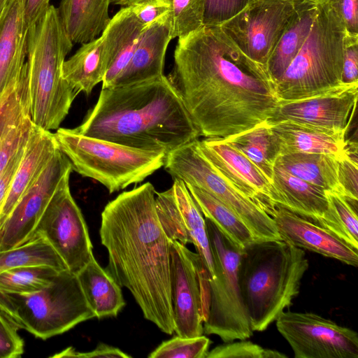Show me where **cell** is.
I'll return each mask as SVG.
<instances>
[{
	"label": "cell",
	"instance_id": "obj_1",
	"mask_svg": "<svg viewBox=\"0 0 358 358\" xmlns=\"http://www.w3.org/2000/svg\"><path fill=\"white\" fill-rule=\"evenodd\" d=\"M200 136L227 139L265 123L280 100L265 66L220 26L178 38L169 76Z\"/></svg>",
	"mask_w": 358,
	"mask_h": 358
},
{
	"label": "cell",
	"instance_id": "obj_2",
	"mask_svg": "<svg viewBox=\"0 0 358 358\" xmlns=\"http://www.w3.org/2000/svg\"><path fill=\"white\" fill-rule=\"evenodd\" d=\"M150 182L123 192L101 213L99 235L106 248V271L126 287L144 317L172 334L170 243L158 220Z\"/></svg>",
	"mask_w": 358,
	"mask_h": 358
},
{
	"label": "cell",
	"instance_id": "obj_3",
	"mask_svg": "<svg viewBox=\"0 0 358 358\" xmlns=\"http://www.w3.org/2000/svg\"><path fill=\"white\" fill-rule=\"evenodd\" d=\"M74 129L90 137L166 154L200 136L164 75L101 89L94 106Z\"/></svg>",
	"mask_w": 358,
	"mask_h": 358
},
{
	"label": "cell",
	"instance_id": "obj_4",
	"mask_svg": "<svg viewBox=\"0 0 358 358\" xmlns=\"http://www.w3.org/2000/svg\"><path fill=\"white\" fill-rule=\"evenodd\" d=\"M309 267L303 249L282 240L254 241L241 250L238 278L253 331H263L292 303Z\"/></svg>",
	"mask_w": 358,
	"mask_h": 358
},
{
	"label": "cell",
	"instance_id": "obj_5",
	"mask_svg": "<svg viewBox=\"0 0 358 358\" xmlns=\"http://www.w3.org/2000/svg\"><path fill=\"white\" fill-rule=\"evenodd\" d=\"M73 42L58 8L50 5L27 31V83L30 117L38 127L59 128L78 94L64 79L62 68Z\"/></svg>",
	"mask_w": 358,
	"mask_h": 358
},
{
	"label": "cell",
	"instance_id": "obj_6",
	"mask_svg": "<svg viewBox=\"0 0 358 358\" xmlns=\"http://www.w3.org/2000/svg\"><path fill=\"white\" fill-rule=\"evenodd\" d=\"M346 29L327 0H319L311 29L275 92L280 101L310 98L342 85Z\"/></svg>",
	"mask_w": 358,
	"mask_h": 358
},
{
	"label": "cell",
	"instance_id": "obj_7",
	"mask_svg": "<svg viewBox=\"0 0 358 358\" xmlns=\"http://www.w3.org/2000/svg\"><path fill=\"white\" fill-rule=\"evenodd\" d=\"M55 136L73 169L104 185L110 193L143 181L164 166L163 151L141 150L58 128Z\"/></svg>",
	"mask_w": 358,
	"mask_h": 358
},
{
	"label": "cell",
	"instance_id": "obj_8",
	"mask_svg": "<svg viewBox=\"0 0 358 358\" xmlns=\"http://www.w3.org/2000/svg\"><path fill=\"white\" fill-rule=\"evenodd\" d=\"M214 260L215 276L203 280V333L224 343L245 340L253 334L238 278L241 250L205 218Z\"/></svg>",
	"mask_w": 358,
	"mask_h": 358
},
{
	"label": "cell",
	"instance_id": "obj_9",
	"mask_svg": "<svg viewBox=\"0 0 358 358\" xmlns=\"http://www.w3.org/2000/svg\"><path fill=\"white\" fill-rule=\"evenodd\" d=\"M20 329L43 340L63 334L80 322L95 317L77 275L60 271L42 289L26 294L0 292Z\"/></svg>",
	"mask_w": 358,
	"mask_h": 358
},
{
	"label": "cell",
	"instance_id": "obj_10",
	"mask_svg": "<svg viewBox=\"0 0 358 358\" xmlns=\"http://www.w3.org/2000/svg\"><path fill=\"white\" fill-rule=\"evenodd\" d=\"M198 138L168 152L164 166L177 178L209 192L227 205L245 224L255 241L282 240L273 218L215 170L201 153Z\"/></svg>",
	"mask_w": 358,
	"mask_h": 358
},
{
	"label": "cell",
	"instance_id": "obj_11",
	"mask_svg": "<svg viewBox=\"0 0 358 358\" xmlns=\"http://www.w3.org/2000/svg\"><path fill=\"white\" fill-rule=\"evenodd\" d=\"M301 0H252L220 27L249 58L266 67Z\"/></svg>",
	"mask_w": 358,
	"mask_h": 358
},
{
	"label": "cell",
	"instance_id": "obj_12",
	"mask_svg": "<svg viewBox=\"0 0 358 358\" xmlns=\"http://www.w3.org/2000/svg\"><path fill=\"white\" fill-rule=\"evenodd\" d=\"M66 178L53 194L34 232L50 244L67 268L77 275L94 255L87 227Z\"/></svg>",
	"mask_w": 358,
	"mask_h": 358
},
{
	"label": "cell",
	"instance_id": "obj_13",
	"mask_svg": "<svg viewBox=\"0 0 358 358\" xmlns=\"http://www.w3.org/2000/svg\"><path fill=\"white\" fill-rule=\"evenodd\" d=\"M279 333L295 358H357L354 330L313 313L284 311L276 319Z\"/></svg>",
	"mask_w": 358,
	"mask_h": 358
},
{
	"label": "cell",
	"instance_id": "obj_14",
	"mask_svg": "<svg viewBox=\"0 0 358 358\" xmlns=\"http://www.w3.org/2000/svg\"><path fill=\"white\" fill-rule=\"evenodd\" d=\"M170 257L174 332L182 337L201 336L203 280L208 273L198 253L178 241H171Z\"/></svg>",
	"mask_w": 358,
	"mask_h": 358
},
{
	"label": "cell",
	"instance_id": "obj_15",
	"mask_svg": "<svg viewBox=\"0 0 358 358\" xmlns=\"http://www.w3.org/2000/svg\"><path fill=\"white\" fill-rule=\"evenodd\" d=\"M72 171L70 160L59 149L1 226L0 251L19 246L33 238L47 205Z\"/></svg>",
	"mask_w": 358,
	"mask_h": 358
},
{
	"label": "cell",
	"instance_id": "obj_16",
	"mask_svg": "<svg viewBox=\"0 0 358 358\" xmlns=\"http://www.w3.org/2000/svg\"><path fill=\"white\" fill-rule=\"evenodd\" d=\"M358 83L342 84L316 96L280 101L269 125L289 121L323 130L346 133L356 109Z\"/></svg>",
	"mask_w": 358,
	"mask_h": 358
},
{
	"label": "cell",
	"instance_id": "obj_17",
	"mask_svg": "<svg viewBox=\"0 0 358 358\" xmlns=\"http://www.w3.org/2000/svg\"><path fill=\"white\" fill-rule=\"evenodd\" d=\"M198 145L227 182L269 214L271 182L250 159L223 138H205Z\"/></svg>",
	"mask_w": 358,
	"mask_h": 358
},
{
	"label": "cell",
	"instance_id": "obj_18",
	"mask_svg": "<svg viewBox=\"0 0 358 358\" xmlns=\"http://www.w3.org/2000/svg\"><path fill=\"white\" fill-rule=\"evenodd\" d=\"M281 239L295 247L357 267L356 248L329 229L277 204L269 213Z\"/></svg>",
	"mask_w": 358,
	"mask_h": 358
},
{
	"label": "cell",
	"instance_id": "obj_19",
	"mask_svg": "<svg viewBox=\"0 0 358 358\" xmlns=\"http://www.w3.org/2000/svg\"><path fill=\"white\" fill-rule=\"evenodd\" d=\"M270 199L299 215L329 229L345 241L324 189L289 173L277 158L270 187Z\"/></svg>",
	"mask_w": 358,
	"mask_h": 358
},
{
	"label": "cell",
	"instance_id": "obj_20",
	"mask_svg": "<svg viewBox=\"0 0 358 358\" xmlns=\"http://www.w3.org/2000/svg\"><path fill=\"white\" fill-rule=\"evenodd\" d=\"M27 31L22 0H10L0 15V104L13 90L24 70Z\"/></svg>",
	"mask_w": 358,
	"mask_h": 358
},
{
	"label": "cell",
	"instance_id": "obj_21",
	"mask_svg": "<svg viewBox=\"0 0 358 358\" xmlns=\"http://www.w3.org/2000/svg\"><path fill=\"white\" fill-rule=\"evenodd\" d=\"M172 39L168 12L144 27L129 64L111 87L132 85L163 76L165 55Z\"/></svg>",
	"mask_w": 358,
	"mask_h": 358
},
{
	"label": "cell",
	"instance_id": "obj_22",
	"mask_svg": "<svg viewBox=\"0 0 358 358\" xmlns=\"http://www.w3.org/2000/svg\"><path fill=\"white\" fill-rule=\"evenodd\" d=\"M59 150L54 133L34 126L20 164L0 210V227L18 200Z\"/></svg>",
	"mask_w": 358,
	"mask_h": 358
},
{
	"label": "cell",
	"instance_id": "obj_23",
	"mask_svg": "<svg viewBox=\"0 0 358 358\" xmlns=\"http://www.w3.org/2000/svg\"><path fill=\"white\" fill-rule=\"evenodd\" d=\"M27 64L20 80L0 104V175L28 141L34 126L27 99Z\"/></svg>",
	"mask_w": 358,
	"mask_h": 358
},
{
	"label": "cell",
	"instance_id": "obj_24",
	"mask_svg": "<svg viewBox=\"0 0 358 358\" xmlns=\"http://www.w3.org/2000/svg\"><path fill=\"white\" fill-rule=\"evenodd\" d=\"M269 126L278 156L299 152L322 153L340 159L347 153L346 133L323 130L289 121Z\"/></svg>",
	"mask_w": 358,
	"mask_h": 358
},
{
	"label": "cell",
	"instance_id": "obj_25",
	"mask_svg": "<svg viewBox=\"0 0 358 358\" xmlns=\"http://www.w3.org/2000/svg\"><path fill=\"white\" fill-rule=\"evenodd\" d=\"M144 26L130 6L122 8L112 18L101 34L108 68L102 89L112 86L129 64L138 43Z\"/></svg>",
	"mask_w": 358,
	"mask_h": 358
},
{
	"label": "cell",
	"instance_id": "obj_26",
	"mask_svg": "<svg viewBox=\"0 0 358 358\" xmlns=\"http://www.w3.org/2000/svg\"><path fill=\"white\" fill-rule=\"evenodd\" d=\"M319 0H301L266 65L275 85L304 43L318 10Z\"/></svg>",
	"mask_w": 358,
	"mask_h": 358
},
{
	"label": "cell",
	"instance_id": "obj_27",
	"mask_svg": "<svg viewBox=\"0 0 358 358\" xmlns=\"http://www.w3.org/2000/svg\"><path fill=\"white\" fill-rule=\"evenodd\" d=\"M111 0H61L57 8L71 41L86 43L98 38L110 20Z\"/></svg>",
	"mask_w": 358,
	"mask_h": 358
},
{
	"label": "cell",
	"instance_id": "obj_28",
	"mask_svg": "<svg viewBox=\"0 0 358 358\" xmlns=\"http://www.w3.org/2000/svg\"><path fill=\"white\" fill-rule=\"evenodd\" d=\"M77 277L95 317H115L125 306L121 287L99 264L94 255Z\"/></svg>",
	"mask_w": 358,
	"mask_h": 358
},
{
	"label": "cell",
	"instance_id": "obj_29",
	"mask_svg": "<svg viewBox=\"0 0 358 358\" xmlns=\"http://www.w3.org/2000/svg\"><path fill=\"white\" fill-rule=\"evenodd\" d=\"M81 45L73 55L64 61L62 76L78 93L90 94L105 77L107 58L101 36Z\"/></svg>",
	"mask_w": 358,
	"mask_h": 358
},
{
	"label": "cell",
	"instance_id": "obj_30",
	"mask_svg": "<svg viewBox=\"0 0 358 358\" xmlns=\"http://www.w3.org/2000/svg\"><path fill=\"white\" fill-rule=\"evenodd\" d=\"M289 173L324 190L338 192V162L335 156L322 153H292L277 157Z\"/></svg>",
	"mask_w": 358,
	"mask_h": 358
},
{
	"label": "cell",
	"instance_id": "obj_31",
	"mask_svg": "<svg viewBox=\"0 0 358 358\" xmlns=\"http://www.w3.org/2000/svg\"><path fill=\"white\" fill-rule=\"evenodd\" d=\"M185 185L201 213L237 248L242 250L255 241L245 224L227 205L201 188Z\"/></svg>",
	"mask_w": 358,
	"mask_h": 358
},
{
	"label": "cell",
	"instance_id": "obj_32",
	"mask_svg": "<svg viewBox=\"0 0 358 358\" xmlns=\"http://www.w3.org/2000/svg\"><path fill=\"white\" fill-rule=\"evenodd\" d=\"M172 188L192 244L201 259L208 278H213L215 265L205 218L183 181L177 178L173 179Z\"/></svg>",
	"mask_w": 358,
	"mask_h": 358
},
{
	"label": "cell",
	"instance_id": "obj_33",
	"mask_svg": "<svg viewBox=\"0 0 358 358\" xmlns=\"http://www.w3.org/2000/svg\"><path fill=\"white\" fill-rule=\"evenodd\" d=\"M224 140L250 159L271 182L278 152L266 122Z\"/></svg>",
	"mask_w": 358,
	"mask_h": 358
},
{
	"label": "cell",
	"instance_id": "obj_34",
	"mask_svg": "<svg viewBox=\"0 0 358 358\" xmlns=\"http://www.w3.org/2000/svg\"><path fill=\"white\" fill-rule=\"evenodd\" d=\"M45 265L59 271L68 269L46 239L35 236L26 243L0 251V272L22 266Z\"/></svg>",
	"mask_w": 358,
	"mask_h": 358
},
{
	"label": "cell",
	"instance_id": "obj_35",
	"mask_svg": "<svg viewBox=\"0 0 358 358\" xmlns=\"http://www.w3.org/2000/svg\"><path fill=\"white\" fill-rule=\"evenodd\" d=\"M60 271L45 265L22 266L0 272V292L26 294L48 286Z\"/></svg>",
	"mask_w": 358,
	"mask_h": 358
},
{
	"label": "cell",
	"instance_id": "obj_36",
	"mask_svg": "<svg viewBox=\"0 0 358 358\" xmlns=\"http://www.w3.org/2000/svg\"><path fill=\"white\" fill-rule=\"evenodd\" d=\"M155 206L158 220L169 241H178L184 245L192 243L177 205L172 187L162 192H156Z\"/></svg>",
	"mask_w": 358,
	"mask_h": 358
},
{
	"label": "cell",
	"instance_id": "obj_37",
	"mask_svg": "<svg viewBox=\"0 0 358 358\" xmlns=\"http://www.w3.org/2000/svg\"><path fill=\"white\" fill-rule=\"evenodd\" d=\"M171 36L181 37L203 26L206 0H169Z\"/></svg>",
	"mask_w": 358,
	"mask_h": 358
},
{
	"label": "cell",
	"instance_id": "obj_38",
	"mask_svg": "<svg viewBox=\"0 0 358 358\" xmlns=\"http://www.w3.org/2000/svg\"><path fill=\"white\" fill-rule=\"evenodd\" d=\"M211 342L203 335L182 337L176 335L162 342L149 358H206Z\"/></svg>",
	"mask_w": 358,
	"mask_h": 358
},
{
	"label": "cell",
	"instance_id": "obj_39",
	"mask_svg": "<svg viewBox=\"0 0 358 358\" xmlns=\"http://www.w3.org/2000/svg\"><path fill=\"white\" fill-rule=\"evenodd\" d=\"M329 205L345 239L358 248L357 201L334 191L326 190Z\"/></svg>",
	"mask_w": 358,
	"mask_h": 358
},
{
	"label": "cell",
	"instance_id": "obj_40",
	"mask_svg": "<svg viewBox=\"0 0 358 358\" xmlns=\"http://www.w3.org/2000/svg\"><path fill=\"white\" fill-rule=\"evenodd\" d=\"M252 0H206L203 26H220L243 10Z\"/></svg>",
	"mask_w": 358,
	"mask_h": 358
},
{
	"label": "cell",
	"instance_id": "obj_41",
	"mask_svg": "<svg viewBox=\"0 0 358 358\" xmlns=\"http://www.w3.org/2000/svg\"><path fill=\"white\" fill-rule=\"evenodd\" d=\"M19 325L9 315L0 313V358H17L24 353Z\"/></svg>",
	"mask_w": 358,
	"mask_h": 358
},
{
	"label": "cell",
	"instance_id": "obj_42",
	"mask_svg": "<svg viewBox=\"0 0 358 358\" xmlns=\"http://www.w3.org/2000/svg\"><path fill=\"white\" fill-rule=\"evenodd\" d=\"M357 173V155L347 152L338 162V193L358 200Z\"/></svg>",
	"mask_w": 358,
	"mask_h": 358
},
{
	"label": "cell",
	"instance_id": "obj_43",
	"mask_svg": "<svg viewBox=\"0 0 358 358\" xmlns=\"http://www.w3.org/2000/svg\"><path fill=\"white\" fill-rule=\"evenodd\" d=\"M224 343L208 351L206 358H264L265 348L251 341Z\"/></svg>",
	"mask_w": 358,
	"mask_h": 358
},
{
	"label": "cell",
	"instance_id": "obj_44",
	"mask_svg": "<svg viewBox=\"0 0 358 358\" xmlns=\"http://www.w3.org/2000/svg\"><path fill=\"white\" fill-rule=\"evenodd\" d=\"M358 83V36L346 32L345 37L344 58L342 83Z\"/></svg>",
	"mask_w": 358,
	"mask_h": 358
},
{
	"label": "cell",
	"instance_id": "obj_45",
	"mask_svg": "<svg viewBox=\"0 0 358 358\" xmlns=\"http://www.w3.org/2000/svg\"><path fill=\"white\" fill-rule=\"evenodd\" d=\"M130 7L144 27L149 25L170 10L169 0H144Z\"/></svg>",
	"mask_w": 358,
	"mask_h": 358
},
{
	"label": "cell",
	"instance_id": "obj_46",
	"mask_svg": "<svg viewBox=\"0 0 358 358\" xmlns=\"http://www.w3.org/2000/svg\"><path fill=\"white\" fill-rule=\"evenodd\" d=\"M336 10L345 25L346 32L358 36L357 0H327Z\"/></svg>",
	"mask_w": 358,
	"mask_h": 358
},
{
	"label": "cell",
	"instance_id": "obj_47",
	"mask_svg": "<svg viewBox=\"0 0 358 358\" xmlns=\"http://www.w3.org/2000/svg\"><path fill=\"white\" fill-rule=\"evenodd\" d=\"M52 357H78V358H92V357H106V358H131V356L124 352L121 350L104 344L100 343L93 350L89 352H78L73 348L69 347L63 351L55 354Z\"/></svg>",
	"mask_w": 358,
	"mask_h": 358
},
{
	"label": "cell",
	"instance_id": "obj_48",
	"mask_svg": "<svg viewBox=\"0 0 358 358\" xmlns=\"http://www.w3.org/2000/svg\"><path fill=\"white\" fill-rule=\"evenodd\" d=\"M50 0H22L23 20L26 29L36 24L50 7Z\"/></svg>",
	"mask_w": 358,
	"mask_h": 358
},
{
	"label": "cell",
	"instance_id": "obj_49",
	"mask_svg": "<svg viewBox=\"0 0 358 358\" xmlns=\"http://www.w3.org/2000/svg\"><path fill=\"white\" fill-rule=\"evenodd\" d=\"M287 356L275 350L266 349L264 358H287Z\"/></svg>",
	"mask_w": 358,
	"mask_h": 358
},
{
	"label": "cell",
	"instance_id": "obj_50",
	"mask_svg": "<svg viewBox=\"0 0 358 358\" xmlns=\"http://www.w3.org/2000/svg\"><path fill=\"white\" fill-rule=\"evenodd\" d=\"M143 1L144 0H111V3L120 6H130Z\"/></svg>",
	"mask_w": 358,
	"mask_h": 358
},
{
	"label": "cell",
	"instance_id": "obj_51",
	"mask_svg": "<svg viewBox=\"0 0 358 358\" xmlns=\"http://www.w3.org/2000/svg\"><path fill=\"white\" fill-rule=\"evenodd\" d=\"M0 313H6V314L9 315L11 317L13 318V317L11 313L10 312V310H8V308L3 304V303L1 300H0ZM13 320H14V318H13Z\"/></svg>",
	"mask_w": 358,
	"mask_h": 358
},
{
	"label": "cell",
	"instance_id": "obj_52",
	"mask_svg": "<svg viewBox=\"0 0 358 358\" xmlns=\"http://www.w3.org/2000/svg\"><path fill=\"white\" fill-rule=\"evenodd\" d=\"M6 4H7V2L5 0H0V15H1Z\"/></svg>",
	"mask_w": 358,
	"mask_h": 358
}]
</instances>
